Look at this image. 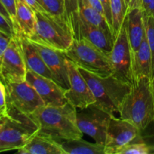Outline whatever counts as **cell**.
<instances>
[{"instance_id":"1","label":"cell","mask_w":154,"mask_h":154,"mask_svg":"<svg viewBox=\"0 0 154 154\" xmlns=\"http://www.w3.org/2000/svg\"><path fill=\"white\" fill-rule=\"evenodd\" d=\"M77 108L69 102L61 105H43L33 116L38 125V132L57 141L81 138L77 120Z\"/></svg>"},{"instance_id":"2","label":"cell","mask_w":154,"mask_h":154,"mask_svg":"<svg viewBox=\"0 0 154 154\" xmlns=\"http://www.w3.org/2000/svg\"><path fill=\"white\" fill-rule=\"evenodd\" d=\"M120 115V118L129 120L141 132L154 122V97L150 78L141 77L132 81Z\"/></svg>"},{"instance_id":"3","label":"cell","mask_w":154,"mask_h":154,"mask_svg":"<svg viewBox=\"0 0 154 154\" xmlns=\"http://www.w3.org/2000/svg\"><path fill=\"white\" fill-rule=\"evenodd\" d=\"M79 69L96 99L91 106L111 115L120 114L122 105L130 92L132 84L123 82L112 75L102 76L84 69L79 68Z\"/></svg>"},{"instance_id":"4","label":"cell","mask_w":154,"mask_h":154,"mask_svg":"<svg viewBox=\"0 0 154 154\" xmlns=\"http://www.w3.org/2000/svg\"><path fill=\"white\" fill-rule=\"evenodd\" d=\"M6 89V116L27 125L34 130L38 129L34 113L45 102L26 81L23 82H3Z\"/></svg>"},{"instance_id":"5","label":"cell","mask_w":154,"mask_h":154,"mask_svg":"<svg viewBox=\"0 0 154 154\" xmlns=\"http://www.w3.org/2000/svg\"><path fill=\"white\" fill-rule=\"evenodd\" d=\"M29 39L64 52L75 39L70 15L59 17L47 12H35L34 32Z\"/></svg>"},{"instance_id":"6","label":"cell","mask_w":154,"mask_h":154,"mask_svg":"<svg viewBox=\"0 0 154 154\" xmlns=\"http://www.w3.org/2000/svg\"><path fill=\"white\" fill-rule=\"evenodd\" d=\"M64 54L81 69L102 76L112 75L109 54L87 39L75 38Z\"/></svg>"},{"instance_id":"7","label":"cell","mask_w":154,"mask_h":154,"mask_svg":"<svg viewBox=\"0 0 154 154\" xmlns=\"http://www.w3.org/2000/svg\"><path fill=\"white\" fill-rule=\"evenodd\" d=\"M109 57L112 75L123 82L132 84L133 81L132 54L128 40L125 20L121 29L114 38Z\"/></svg>"},{"instance_id":"8","label":"cell","mask_w":154,"mask_h":154,"mask_svg":"<svg viewBox=\"0 0 154 154\" xmlns=\"http://www.w3.org/2000/svg\"><path fill=\"white\" fill-rule=\"evenodd\" d=\"M26 74L20 43L14 35L0 57V78L3 82H23L26 81Z\"/></svg>"},{"instance_id":"9","label":"cell","mask_w":154,"mask_h":154,"mask_svg":"<svg viewBox=\"0 0 154 154\" xmlns=\"http://www.w3.org/2000/svg\"><path fill=\"white\" fill-rule=\"evenodd\" d=\"M70 20L75 38H85L109 54L114 45V37L106 31L86 22L78 11V0H74L70 11Z\"/></svg>"},{"instance_id":"10","label":"cell","mask_w":154,"mask_h":154,"mask_svg":"<svg viewBox=\"0 0 154 154\" xmlns=\"http://www.w3.org/2000/svg\"><path fill=\"white\" fill-rule=\"evenodd\" d=\"M111 114L90 106L77 114L78 125L83 134L93 138L97 144L105 146Z\"/></svg>"},{"instance_id":"11","label":"cell","mask_w":154,"mask_h":154,"mask_svg":"<svg viewBox=\"0 0 154 154\" xmlns=\"http://www.w3.org/2000/svg\"><path fill=\"white\" fill-rule=\"evenodd\" d=\"M141 131L129 120L112 116L105 144V154H118L122 148L141 137Z\"/></svg>"},{"instance_id":"12","label":"cell","mask_w":154,"mask_h":154,"mask_svg":"<svg viewBox=\"0 0 154 154\" xmlns=\"http://www.w3.org/2000/svg\"><path fill=\"white\" fill-rule=\"evenodd\" d=\"M67 69L69 88L66 92V100L77 109L89 108L96 102L90 86L81 75L78 66L69 59H67Z\"/></svg>"},{"instance_id":"13","label":"cell","mask_w":154,"mask_h":154,"mask_svg":"<svg viewBox=\"0 0 154 154\" xmlns=\"http://www.w3.org/2000/svg\"><path fill=\"white\" fill-rule=\"evenodd\" d=\"M36 132L27 125L6 116L0 129V153L22 148Z\"/></svg>"},{"instance_id":"14","label":"cell","mask_w":154,"mask_h":154,"mask_svg":"<svg viewBox=\"0 0 154 154\" xmlns=\"http://www.w3.org/2000/svg\"><path fill=\"white\" fill-rule=\"evenodd\" d=\"M26 81L35 90L45 105H61L67 102L66 89L54 80L27 70Z\"/></svg>"},{"instance_id":"15","label":"cell","mask_w":154,"mask_h":154,"mask_svg":"<svg viewBox=\"0 0 154 154\" xmlns=\"http://www.w3.org/2000/svg\"><path fill=\"white\" fill-rule=\"evenodd\" d=\"M33 43L40 53L45 64L52 73L54 80L61 87L68 90L69 88V81L67 69V57L64 52L35 42Z\"/></svg>"},{"instance_id":"16","label":"cell","mask_w":154,"mask_h":154,"mask_svg":"<svg viewBox=\"0 0 154 154\" xmlns=\"http://www.w3.org/2000/svg\"><path fill=\"white\" fill-rule=\"evenodd\" d=\"M125 23L133 57L146 35L145 23L141 8H138L129 11L125 18Z\"/></svg>"},{"instance_id":"17","label":"cell","mask_w":154,"mask_h":154,"mask_svg":"<svg viewBox=\"0 0 154 154\" xmlns=\"http://www.w3.org/2000/svg\"><path fill=\"white\" fill-rule=\"evenodd\" d=\"M16 35L18 37L20 43L27 70H30L35 73L54 80L52 73L45 64V61L42 59L39 51H38L37 48L35 46L34 43L25 36L17 35Z\"/></svg>"},{"instance_id":"18","label":"cell","mask_w":154,"mask_h":154,"mask_svg":"<svg viewBox=\"0 0 154 154\" xmlns=\"http://www.w3.org/2000/svg\"><path fill=\"white\" fill-rule=\"evenodd\" d=\"M17 153L20 154H66L61 142L38 132H36Z\"/></svg>"},{"instance_id":"19","label":"cell","mask_w":154,"mask_h":154,"mask_svg":"<svg viewBox=\"0 0 154 154\" xmlns=\"http://www.w3.org/2000/svg\"><path fill=\"white\" fill-rule=\"evenodd\" d=\"M35 24V12L22 0H16V15L14 22L15 35L29 38Z\"/></svg>"},{"instance_id":"20","label":"cell","mask_w":154,"mask_h":154,"mask_svg":"<svg viewBox=\"0 0 154 154\" xmlns=\"http://www.w3.org/2000/svg\"><path fill=\"white\" fill-rule=\"evenodd\" d=\"M133 81L141 77H147L152 80V56L146 35L138 51L132 57Z\"/></svg>"},{"instance_id":"21","label":"cell","mask_w":154,"mask_h":154,"mask_svg":"<svg viewBox=\"0 0 154 154\" xmlns=\"http://www.w3.org/2000/svg\"><path fill=\"white\" fill-rule=\"evenodd\" d=\"M61 144L66 154H105V146L88 142L82 138L63 141Z\"/></svg>"},{"instance_id":"22","label":"cell","mask_w":154,"mask_h":154,"mask_svg":"<svg viewBox=\"0 0 154 154\" xmlns=\"http://www.w3.org/2000/svg\"><path fill=\"white\" fill-rule=\"evenodd\" d=\"M78 11L81 17L86 22L111 32L104 15L91 7L85 0H78Z\"/></svg>"},{"instance_id":"23","label":"cell","mask_w":154,"mask_h":154,"mask_svg":"<svg viewBox=\"0 0 154 154\" xmlns=\"http://www.w3.org/2000/svg\"><path fill=\"white\" fill-rule=\"evenodd\" d=\"M45 12L59 17L70 15L74 0H39Z\"/></svg>"},{"instance_id":"24","label":"cell","mask_w":154,"mask_h":154,"mask_svg":"<svg viewBox=\"0 0 154 154\" xmlns=\"http://www.w3.org/2000/svg\"><path fill=\"white\" fill-rule=\"evenodd\" d=\"M111 10L112 15L113 37L114 40L121 29L127 14V7L125 0H111Z\"/></svg>"},{"instance_id":"25","label":"cell","mask_w":154,"mask_h":154,"mask_svg":"<svg viewBox=\"0 0 154 154\" xmlns=\"http://www.w3.org/2000/svg\"><path fill=\"white\" fill-rule=\"evenodd\" d=\"M154 153V147L146 144L142 138L134 140L119 151L118 154H149Z\"/></svg>"},{"instance_id":"26","label":"cell","mask_w":154,"mask_h":154,"mask_svg":"<svg viewBox=\"0 0 154 154\" xmlns=\"http://www.w3.org/2000/svg\"><path fill=\"white\" fill-rule=\"evenodd\" d=\"M144 23H145L146 38L150 47L152 56V71L153 77L154 76V17H147L144 15Z\"/></svg>"},{"instance_id":"27","label":"cell","mask_w":154,"mask_h":154,"mask_svg":"<svg viewBox=\"0 0 154 154\" xmlns=\"http://www.w3.org/2000/svg\"><path fill=\"white\" fill-rule=\"evenodd\" d=\"M7 114V97L5 84L0 78V117H6Z\"/></svg>"},{"instance_id":"28","label":"cell","mask_w":154,"mask_h":154,"mask_svg":"<svg viewBox=\"0 0 154 154\" xmlns=\"http://www.w3.org/2000/svg\"><path fill=\"white\" fill-rule=\"evenodd\" d=\"M0 30L11 37H13L15 35L13 23L5 17L3 16L1 13H0Z\"/></svg>"},{"instance_id":"29","label":"cell","mask_w":154,"mask_h":154,"mask_svg":"<svg viewBox=\"0 0 154 154\" xmlns=\"http://www.w3.org/2000/svg\"><path fill=\"white\" fill-rule=\"evenodd\" d=\"M101 4L104 11V16L108 22L111 31L113 34V24H112V15L111 10V0H100Z\"/></svg>"},{"instance_id":"30","label":"cell","mask_w":154,"mask_h":154,"mask_svg":"<svg viewBox=\"0 0 154 154\" xmlns=\"http://www.w3.org/2000/svg\"><path fill=\"white\" fill-rule=\"evenodd\" d=\"M141 8L144 15L154 17V0H141Z\"/></svg>"},{"instance_id":"31","label":"cell","mask_w":154,"mask_h":154,"mask_svg":"<svg viewBox=\"0 0 154 154\" xmlns=\"http://www.w3.org/2000/svg\"><path fill=\"white\" fill-rule=\"evenodd\" d=\"M3 5L7 9L8 12L11 17L12 23L14 22L15 15H16V0H0Z\"/></svg>"},{"instance_id":"32","label":"cell","mask_w":154,"mask_h":154,"mask_svg":"<svg viewBox=\"0 0 154 154\" xmlns=\"http://www.w3.org/2000/svg\"><path fill=\"white\" fill-rule=\"evenodd\" d=\"M11 38L12 37L8 35L7 34L0 30V57H2L7 47L8 46Z\"/></svg>"},{"instance_id":"33","label":"cell","mask_w":154,"mask_h":154,"mask_svg":"<svg viewBox=\"0 0 154 154\" xmlns=\"http://www.w3.org/2000/svg\"><path fill=\"white\" fill-rule=\"evenodd\" d=\"M22 1L29 6L35 12H45L39 0H22Z\"/></svg>"},{"instance_id":"34","label":"cell","mask_w":154,"mask_h":154,"mask_svg":"<svg viewBox=\"0 0 154 154\" xmlns=\"http://www.w3.org/2000/svg\"><path fill=\"white\" fill-rule=\"evenodd\" d=\"M85 1L87 2L91 7H93V8L96 9V11H98L99 13H101L102 14L104 15L103 8H102V4H101L100 0H85Z\"/></svg>"},{"instance_id":"35","label":"cell","mask_w":154,"mask_h":154,"mask_svg":"<svg viewBox=\"0 0 154 154\" xmlns=\"http://www.w3.org/2000/svg\"><path fill=\"white\" fill-rule=\"evenodd\" d=\"M128 11L133 8H141V0H125Z\"/></svg>"},{"instance_id":"36","label":"cell","mask_w":154,"mask_h":154,"mask_svg":"<svg viewBox=\"0 0 154 154\" xmlns=\"http://www.w3.org/2000/svg\"><path fill=\"white\" fill-rule=\"evenodd\" d=\"M0 13H1L3 16L5 17L7 19H8L12 23V20H11V17L10 14H9V13L8 12V11H7V9L5 8V6L3 5L2 3L1 2H0Z\"/></svg>"},{"instance_id":"37","label":"cell","mask_w":154,"mask_h":154,"mask_svg":"<svg viewBox=\"0 0 154 154\" xmlns=\"http://www.w3.org/2000/svg\"><path fill=\"white\" fill-rule=\"evenodd\" d=\"M5 118V117H0V129H1L2 126V125H3V123H4Z\"/></svg>"},{"instance_id":"38","label":"cell","mask_w":154,"mask_h":154,"mask_svg":"<svg viewBox=\"0 0 154 154\" xmlns=\"http://www.w3.org/2000/svg\"><path fill=\"white\" fill-rule=\"evenodd\" d=\"M152 87H153V97H154V76L152 78Z\"/></svg>"}]
</instances>
